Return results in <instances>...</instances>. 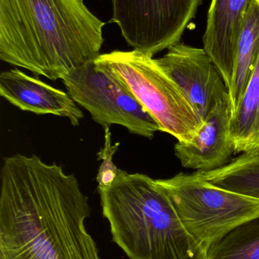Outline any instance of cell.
Segmentation results:
<instances>
[{"label":"cell","instance_id":"5bb4252c","mask_svg":"<svg viewBox=\"0 0 259 259\" xmlns=\"http://www.w3.org/2000/svg\"><path fill=\"white\" fill-rule=\"evenodd\" d=\"M200 172L217 187L259 199V150L243 152L220 168Z\"/></svg>","mask_w":259,"mask_h":259},{"label":"cell","instance_id":"7c38bea8","mask_svg":"<svg viewBox=\"0 0 259 259\" xmlns=\"http://www.w3.org/2000/svg\"><path fill=\"white\" fill-rule=\"evenodd\" d=\"M259 54V1L250 0L237 45L232 83L228 90L232 115L238 109Z\"/></svg>","mask_w":259,"mask_h":259},{"label":"cell","instance_id":"9c48e42d","mask_svg":"<svg viewBox=\"0 0 259 259\" xmlns=\"http://www.w3.org/2000/svg\"><path fill=\"white\" fill-rule=\"evenodd\" d=\"M232 109L230 100L214 106L190 143L178 142L175 155L182 167L208 171L223 167L230 161L235 147L230 135Z\"/></svg>","mask_w":259,"mask_h":259},{"label":"cell","instance_id":"2e32d148","mask_svg":"<svg viewBox=\"0 0 259 259\" xmlns=\"http://www.w3.org/2000/svg\"><path fill=\"white\" fill-rule=\"evenodd\" d=\"M120 143H117L114 146L111 145V132L109 127L104 128V145L97 154V160H102L101 164L98 170L96 181L98 187H108L111 185L117 178L119 168L113 162V157L118 150Z\"/></svg>","mask_w":259,"mask_h":259},{"label":"cell","instance_id":"ba28073f","mask_svg":"<svg viewBox=\"0 0 259 259\" xmlns=\"http://www.w3.org/2000/svg\"><path fill=\"white\" fill-rule=\"evenodd\" d=\"M157 62L179 86L202 121L214 106L230 100L221 75L204 49L178 42Z\"/></svg>","mask_w":259,"mask_h":259},{"label":"cell","instance_id":"4fadbf2b","mask_svg":"<svg viewBox=\"0 0 259 259\" xmlns=\"http://www.w3.org/2000/svg\"><path fill=\"white\" fill-rule=\"evenodd\" d=\"M230 135L236 153L259 150V54L244 96L231 116Z\"/></svg>","mask_w":259,"mask_h":259},{"label":"cell","instance_id":"30bf717a","mask_svg":"<svg viewBox=\"0 0 259 259\" xmlns=\"http://www.w3.org/2000/svg\"><path fill=\"white\" fill-rule=\"evenodd\" d=\"M0 95L15 107L36 115L66 118L79 126L84 114L68 93L15 68L0 74Z\"/></svg>","mask_w":259,"mask_h":259},{"label":"cell","instance_id":"3957f363","mask_svg":"<svg viewBox=\"0 0 259 259\" xmlns=\"http://www.w3.org/2000/svg\"><path fill=\"white\" fill-rule=\"evenodd\" d=\"M98 192L113 240L129 259H204L157 180L119 169Z\"/></svg>","mask_w":259,"mask_h":259},{"label":"cell","instance_id":"277c9868","mask_svg":"<svg viewBox=\"0 0 259 259\" xmlns=\"http://www.w3.org/2000/svg\"><path fill=\"white\" fill-rule=\"evenodd\" d=\"M97 64L109 69L156 120L161 131L190 143L202 120L174 80L153 56L138 50L101 54Z\"/></svg>","mask_w":259,"mask_h":259},{"label":"cell","instance_id":"6da1fadb","mask_svg":"<svg viewBox=\"0 0 259 259\" xmlns=\"http://www.w3.org/2000/svg\"><path fill=\"white\" fill-rule=\"evenodd\" d=\"M0 178V259H101L74 174L18 153L4 158Z\"/></svg>","mask_w":259,"mask_h":259},{"label":"cell","instance_id":"5b68a950","mask_svg":"<svg viewBox=\"0 0 259 259\" xmlns=\"http://www.w3.org/2000/svg\"><path fill=\"white\" fill-rule=\"evenodd\" d=\"M156 180L189 234L205 252L227 231L259 213V199L217 187L200 171Z\"/></svg>","mask_w":259,"mask_h":259},{"label":"cell","instance_id":"7a4b0ae2","mask_svg":"<svg viewBox=\"0 0 259 259\" xmlns=\"http://www.w3.org/2000/svg\"><path fill=\"white\" fill-rule=\"evenodd\" d=\"M104 25L84 0H0V59L62 80L100 56Z\"/></svg>","mask_w":259,"mask_h":259},{"label":"cell","instance_id":"9a60e30c","mask_svg":"<svg viewBox=\"0 0 259 259\" xmlns=\"http://www.w3.org/2000/svg\"><path fill=\"white\" fill-rule=\"evenodd\" d=\"M204 259H259V213L214 240Z\"/></svg>","mask_w":259,"mask_h":259},{"label":"cell","instance_id":"8fae6325","mask_svg":"<svg viewBox=\"0 0 259 259\" xmlns=\"http://www.w3.org/2000/svg\"><path fill=\"white\" fill-rule=\"evenodd\" d=\"M250 0H212L203 36L204 50L228 90L232 83L239 38Z\"/></svg>","mask_w":259,"mask_h":259},{"label":"cell","instance_id":"8992f818","mask_svg":"<svg viewBox=\"0 0 259 259\" xmlns=\"http://www.w3.org/2000/svg\"><path fill=\"white\" fill-rule=\"evenodd\" d=\"M62 80L72 100L103 128L117 124L149 139L161 131L156 120L132 92L95 61L71 71Z\"/></svg>","mask_w":259,"mask_h":259},{"label":"cell","instance_id":"52a82bcc","mask_svg":"<svg viewBox=\"0 0 259 259\" xmlns=\"http://www.w3.org/2000/svg\"><path fill=\"white\" fill-rule=\"evenodd\" d=\"M113 21L135 50L154 56L178 44L201 0H112Z\"/></svg>","mask_w":259,"mask_h":259}]
</instances>
